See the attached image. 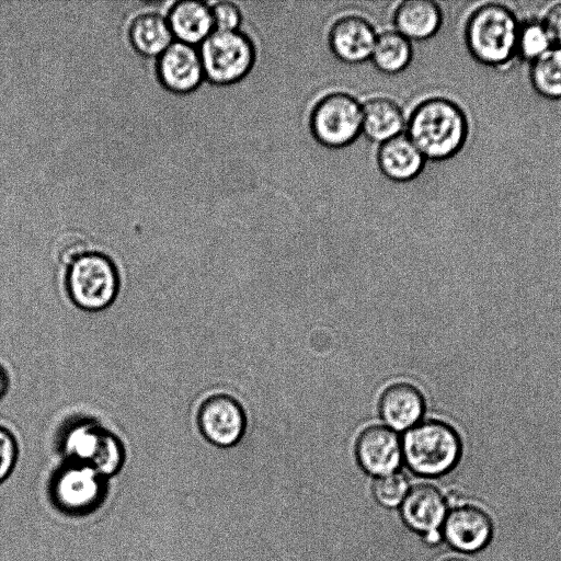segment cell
Here are the masks:
<instances>
[{"mask_svg":"<svg viewBox=\"0 0 561 561\" xmlns=\"http://www.w3.org/2000/svg\"><path fill=\"white\" fill-rule=\"evenodd\" d=\"M519 20L506 5L488 2L468 15L463 39L469 54L479 64L503 67L516 57Z\"/></svg>","mask_w":561,"mask_h":561,"instance_id":"7a4b0ae2","label":"cell"},{"mask_svg":"<svg viewBox=\"0 0 561 561\" xmlns=\"http://www.w3.org/2000/svg\"><path fill=\"white\" fill-rule=\"evenodd\" d=\"M133 48L146 57H158L174 41L167 16L148 11L136 15L128 27Z\"/></svg>","mask_w":561,"mask_h":561,"instance_id":"ffe728a7","label":"cell"},{"mask_svg":"<svg viewBox=\"0 0 561 561\" xmlns=\"http://www.w3.org/2000/svg\"><path fill=\"white\" fill-rule=\"evenodd\" d=\"M167 20L175 41L201 45L215 30L210 5L198 0L174 2Z\"/></svg>","mask_w":561,"mask_h":561,"instance_id":"d6986e66","label":"cell"},{"mask_svg":"<svg viewBox=\"0 0 561 561\" xmlns=\"http://www.w3.org/2000/svg\"><path fill=\"white\" fill-rule=\"evenodd\" d=\"M553 46L561 48V2L551 4L541 18Z\"/></svg>","mask_w":561,"mask_h":561,"instance_id":"4316f807","label":"cell"},{"mask_svg":"<svg viewBox=\"0 0 561 561\" xmlns=\"http://www.w3.org/2000/svg\"><path fill=\"white\" fill-rule=\"evenodd\" d=\"M156 72L162 87L178 94L196 90L205 80L198 48L175 39L157 57Z\"/></svg>","mask_w":561,"mask_h":561,"instance_id":"8fae6325","label":"cell"},{"mask_svg":"<svg viewBox=\"0 0 561 561\" xmlns=\"http://www.w3.org/2000/svg\"><path fill=\"white\" fill-rule=\"evenodd\" d=\"M85 251L84 241L79 238H67L58 245V259L62 264L69 265Z\"/></svg>","mask_w":561,"mask_h":561,"instance_id":"83f0119b","label":"cell"},{"mask_svg":"<svg viewBox=\"0 0 561 561\" xmlns=\"http://www.w3.org/2000/svg\"><path fill=\"white\" fill-rule=\"evenodd\" d=\"M552 47V39L541 18L519 21L516 57L531 64Z\"/></svg>","mask_w":561,"mask_h":561,"instance_id":"603a6c76","label":"cell"},{"mask_svg":"<svg viewBox=\"0 0 561 561\" xmlns=\"http://www.w3.org/2000/svg\"><path fill=\"white\" fill-rule=\"evenodd\" d=\"M425 157L405 133L380 145L376 152L379 171L393 182H410L423 171Z\"/></svg>","mask_w":561,"mask_h":561,"instance_id":"9a60e30c","label":"cell"},{"mask_svg":"<svg viewBox=\"0 0 561 561\" xmlns=\"http://www.w3.org/2000/svg\"><path fill=\"white\" fill-rule=\"evenodd\" d=\"M443 561H468V560L459 558V557H453V558L445 559Z\"/></svg>","mask_w":561,"mask_h":561,"instance_id":"f546056e","label":"cell"},{"mask_svg":"<svg viewBox=\"0 0 561 561\" xmlns=\"http://www.w3.org/2000/svg\"><path fill=\"white\" fill-rule=\"evenodd\" d=\"M378 33L373 23L359 14H345L331 24L328 45L331 53L348 65L370 60Z\"/></svg>","mask_w":561,"mask_h":561,"instance_id":"7c38bea8","label":"cell"},{"mask_svg":"<svg viewBox=\"0 0 561 561\" xmlns=\"http://www.w3.org/2000/svg\"><path fill=\"white\" fill-rule=\"evenodd\" d=\"M404 133L426 160L444 161L463 148L469 123L465 111L455 101L430 96L412 108Z\"/></svg>","mask_w":561,"mask_h":561,"instance_id":"6da1fadb","label":"cell"},{"mask_svg":"<svg viewBox=\"0 0 561 561\" xmlns=\"http://www.w3.org/2000/svg\"><path fill=\"white\" fill-rule=\"evenodd\" d=\"M413 58L412 42L396 30L378 34L370 61L385 75H398L405 70Z\"/></svg>","mask_w":561,"mask_h":561,"instance_id":"44dd1931","label":"cell"},{"mask_svg":"<svg viewBox=\"0 0 561 561\" xmlns=\"http://www.w3.org/2000/svg\"><path fill=\"white\" fill-rule=\"evenodd\" d=\"M362 134L378 145L405 131L407 117L402 106L385 95L371 96L362 103Z\"/></svg>","mask_w":561,"mask_h":561,"instance_id":"ac0fdd59","label":"cell"},{"mask_svg":"<svg viewBox=\"0 0 561 561\" xmlns=\"http://www.w3.org/2000/svg\"><path fill=\"white\" fill-rule=\"evenodd\" d=\"M18 461V442L9 430L0 426V485L13 474Z\"/></svg>","mask_w":561,"mask_h":561,"instance_id":"484cf974","label":"cell"},{"mask_svg":"<svg viewBox=\"0 0 561 561\" xmlns=\"http://www.w3.org/2000/svg\"><path fill=\"white\" fill-rule=\"evenodd\" d=\"M214 30L232 32L240 30L243 15L239 5L232 1H218L210 5Z\"/></svg>","mask_w":561,"mask_h":561,"instance_id":"d4e9b609","label":"cell"},{"mask_svg":"<svg viewBox=\"0 0 561 561\" xmlns=\"http://www.w3.org/2000/svg\"><path fill=\"white\" fill-rule=\"evenodd\" d=\"M44 482L53 507L71 517L95 512L107 490L106 478L90 467L71 462H64L54 469Z\"/></svg>","mask_w":561,"mask_h":561,"instance_id":"277c9868","label":"cell"},{"mask_svg":"<svg viewBox=\"0 0 561 561\" xmlns=\"http://www.w3.org/2000/svg\"><path fill=\"white\" fill-rule=\"evenodd\" d=\"M119 277L103 253L84 252L68 265L67 290L73 304L88 311L108 307L117 296Z\"/></svg>","mask_w":561,"mask_h":561,"instance_id":"52a82bcc","label":"cell"},{"mask_svg":"<svg viewBox=\"0 0 561 561\" xmlns=\"http://www.w3.org/2000/svg\"><path fill=\"white\" fill-rule=\"evenodd\" d=\"M378 410L391 430H409L419 423L424 413V398L415 386L396 382L381 393Z\"/></svg>","mask_w":561,"mask_h":561,"instance_id":"2e32d148","label":"cell"},{"mask_svg":"<svg viewBox=\"0 0 561 561\" xmlns=\"http://www.w3.org/2000/svg\"><path fill=\"white\" fill-rule=\"evenodd\" d=\"M529 65L533 89L545 99H561V48L553 46Z\"/></svg>","mask_w":561,"mask_h":561,"instance_id":"7402d4cb","label":"cell"},{"mask_svg":"<svg viewBox=\"0 0 561 561\" xmlns=\"http://www.w3.org/2000/svg\"><path fill=\"white\" fill-rule=\"evenodd\" d=\"M373 490L380 504L393 507L403 502L409 492V483L403 473L392 472L378 477Z\"/></svg>","mask_w":561,"mask_h":561,"instance_id":"cb8c5ba5","label":"cell"},{"mask_svg":"<svg viewBox=\"0 0 561 561\" xmlns=\"http://www.w3.org/2000/svg\"><path fill=\"white\" fill-rule=\"evenodd\" d=\"M393 30L411 42L434 37L443 24V11L432 0H404L392 13Z\"/></svg>","mask_w":561,"mask_h":561,"instance_id":"e0dca14e","label":"cell"},{"mask_svg":"<svg viewBox=\"0 0 561 561\" xmlns=\"http://www.w3.org/2000/svg\"><path fill=\"white\" fill-rule=\"evenodd\" d=\"M494 524L490 514L471 503L450 506L442 528V536L455 550L477 553L493 539Z\"/></svg>","mask_w":561,"mask_h":561,"instance_id":"9c48e42d","label":"cell"},{"mask_svg":"<svg viewBox=\"0 0 561 561\" xmlns=\"http://www.w3.org/2000/svg\"><path fill=\"white\" fill-rule=\"evenodd\" d=\"M205 80L216 85L242 81L253 69L256 49L243 31H214L198 47Z\"/></svg>","mask_w":561,"mask_h":561,"instance_id":"8992f818","label":"cell"},{"mask_svg":"<svg viewBox=\"0 0 561 561\" xmlns=\"http://www.w3.org/2000/svg\"><path fill=\"white\" fill-rule=\"evenodd\" d=\"M362 102L345 91H332L312 105L308 124L313 139L331 149L345 148L362 135Z\"/></svg>","mask_w":561,"mask_h":561,"instance_id":"5b68a950","label":"cell"},{"mask_svg":"<svg viewBox=\"0 0 561 561\" xmlns=\"http://www.w3.org/2000/svg\"><path fill=\"white\" fill-rule=\"evenodd\" d=\"M355 451L362 468L378 477L396 472L402 460L397 433L382 425L363 430L357 437Z\"/></svg>","mask_w":561,"mask_h":561,"instance_id":"4fadbf2b","label":"cell"},{"mask_svg":"<svg viewBox=\"0 0 561 561\" xmlns=\"http://www.w3.org/2000/svg\"><path fill=\"white\" fill-rule=\"evenodd\" d=\"M8 376L4 369L0 366V400L4 397L8 390Z\"/></svg>","mask_w":561,"mask_h":561,"instance_id":"f1b7e54d","label":"cell"},{"mask_svg":"<svg viewBox=\"0 0 561 561\" xmlns=\"http://www.w3.org/2000/svg\"><path fill=\"white\" fill-rule=\"evenodd\" d=\"M401 447L409 468L426 477L449 472L461 455L459 436L453 427L440 421H426L409 428Z\"/></svg>","mask_w":561,"mask_h":561,"instance_id":"3957f363","label":"cell"},{"mask_svg":"<svg viewBox=\"0 0 561 561\" xmlns=\"http://www.w3.org/2000/svg\"><path fill=\"white\" fill-rule=\"evenodd\" d=\"M448 503L440 491L431 484L413 486L402 502L401 513L407 525L424 536L442 533Z\"/></svg>","mask_w":561,"mask_h":561,"instance_id":"5bb4252c","label":"cell"},{"mask_svg":"<svg viewBox=\"0 0 561 561\" xmlns=\"http://www.w3.org/2000/svg\"><path fill=\"white\" fill-rule=\"evenodd\" d=\"M197 422L202 435L218 447L237 444L247 426L242 405L231 396L224 393L210 396L202 403Z\"/></svg>","mask_w":561,"mask_h":561,"instance_id":"30bf717a","label":"cell"},{"mask_svg":"<svg viewBox=\"0 0 561 561\" xmlns=\"http://www.w3.org/2000/svg\"><path fill=\"white\" fill-rule=\"evenodd\" d=\"M62 454L65 462L90 467L106 479L116 476L126 461L118 437L92 422L77 424L67 432Z\"/></svg>","mask_w":561,"mask_h":561,"instance_id":"ba28073f","label":"cell"}]
</instances>
